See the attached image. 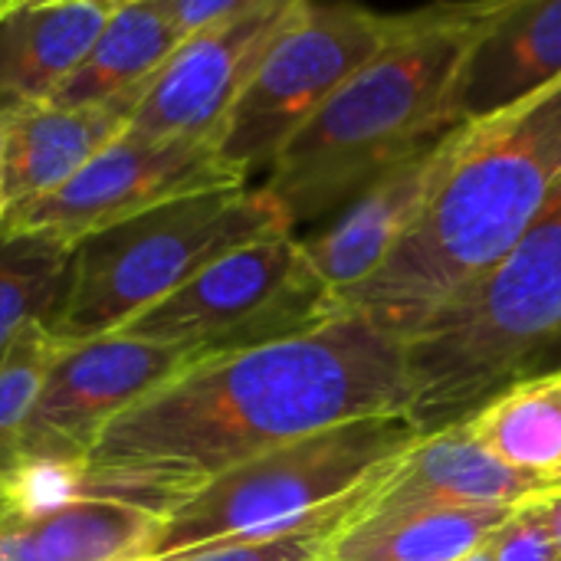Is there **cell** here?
<instances>
[{
	"label": "cell",
	"instance_id": "cell-1",
	"mask_svg": "<svg viewBox=\"0 0 561 561\" xmlns=\"http://www.w3.org/2000/svg\"><path fill=\"white\" fill-rule=\"evenodd\" d=\"M404 345L362 316L207 358L115 417L62 496L112 500L158 519L220 473L309 434L408 414Z\"/></svg>",
	"mask_w": 561,
	"mask_h": 561
},
{
	"label": "cell",
	"instance_id": "cell-2",
	"mask_svg": "<svg viewBox=\"0 0 561 561\" xmlns=\"http://www.w3.org/2000/svg\"><path fill=\"white\" fill-rule=\"evenodd\" d=\"M559 184L561 76L450 131L421 217L365 283L335 296V316H362L408 339L519 243Z\"/></svg>",
	"mask_w": 561,
	"mask_h": 561
},
{
	"label": "cell",
	"instance_id": "cell-3",
	"mask_svg": "<svg viewBox=\"0 0 561 561\" xmlns=\"http://www.w3.org/2000/svg\"><path fill=\"white\" fill-rule=\"evenodd\" d=\"M506 3L437 0L404 13L401 33L286 141L260 187L296 237L342 214L388 171L460 125L463 66Z\"/></svg>",
	"mask_w": 561,
	"mask_h": 561
},
{
	"label": "cell",
	"instance_id": "cell-4",
	"mask_svg": "<svg viewBox=\"0 0 561 561\" xmlns=\"http://www.w3.org/2000/svg\"><path fill=\"white\" fill-rule=\"evenodd\" d=\"M561 332V184L519 243L427 316L404 345L408 417L421 434L467 421L519 378Z\"/></svg>",
	"mask_w": 561,
	"mask_h": 561
},
{
	"label": "cell",
	"instance_id": "cell-5",
	"mask_svg": "<svg viewBox=\"0 0 561 561\" xmlns=\"http://www.w3.org/2000/svg\"><path fill=\"white\" fill-rule=\"evenodd\" d=\"M293 233L279 204L250 184L164 201L72 243L53 316V342H85L125 329L220 256Z\"/></svg>",
	"mask_w": 561,
	"mask_h": 561
},
{
	"label": "cell",
	"instance_id": "cell-6",
	"mask_svg": "<svg viewBox=\"0 0 561 561\" xmlns=\"http://www.w3.org/2000/svg\"><path fill=\"white\" fill-rule=\"evenodd\" d=\"M421 437L408 414H388L348 421L260 454L168 513L151 556L168 559L210 542L266 539L296 529L342 506Z\"/></svg>",
	"mask_w": 561,
	"mask_h": 561
},
{
	"label": "cell",
	"instance_id": "cell-7",
	"mask_svg": "<svg viewBox=\"0 0 561 561\" xmlns=\"http://www.w3.org/2000/svg\"><path fill=\"white\" fill-rule=\"evenodd\" d=\"M332 319L335 296L306 260L299 237L276 233L220 256L118 332L201 365L312 332Z\"/></svg>",
	"mask_w": 561,
	"mask_h": 561
},
{
	"label": "cell",
	"instance_id": "cell-8",
	"mask_svg": "<svg viewBox=\"0 0 561 561\" xmlns=\"http://www.w3.org/2000/svg\"><path fill=\"white\" fill-rule=\"evenodd\" d=\"M404 26V13H375L352 0H306L237 95L217 148L247 181L266 171L286 141Z\"/></svg>",
	"mask_w": 561,
	"mask_h": 561
},
{
	"label": "cell",
	"instance_id": "cell-9",
	"mask_svg": "<svg viewBox=\"0 0 561 561\" xmlns=\"http://www.w3.org/2000/svg\"><path fill=\"white\" fill-rule=\"evenodd\" d=\"M194 362L174 348L108 332L56 342L23 434V470L7 493L62 496L102 431Z\"/></svg>",
	"mask_w": 561,
	"mask_h": 561
},
{
	"label": "cell",
	"instance_id": "cell-10",
	"mask_svg": "<svg viewBox=\"0 0 561 561\" xmlns=\"http://www.w3.org/2000/svg\"><path fill=\"white\" fill-rule=\"evenodd\" d=\"M247 184L230 168L217 141L148 138L122 128L72 181L56 194L10 210L0 230H39L66 243L128 220L164 201Z\"/></svg>",
	"mask_w": 561,
	"mask_h": 561
},
{
	"label": "cell",
	"instance_id": "cell-11",
	"mask_svg": "<svg viewBox=\"0 0 561 561\" xmlns=\"http://www.w3.org/2000/svg\"><path fill=\"white\" fill-rule=\"evenodd\" d=\"M306 0H266L181 39L151 76L125 128L148 138L217 141L237 95Z\"/></svg>",
	"mask_w": 561,
	"mask_h": 561
},
{
	"label": "cell",
	"instance_id": "cell-12",
	"mask_svg": "<svg viewBox=\"0 0 561 561\" xmlns=\"http://www.w3.org/2000/svg\"><path fill=\"white\" fill-rule=\"evenodd\" d=\"M454 131V128H450ZM450 131L440 135L424 151L411 154L404 164L388 171L362 197H355L342 214L325 220V227L299 237L306 260L319 279L342 296L365 283L401 243L411 224L421 217L450 151Z\"/></svg>",
	"mask_w": 561,
	"mask_h": 561
},
{
	"label": "cell",
	"instance_id": "cell-13",
	"mask_svg": "<svg viewBox=\"0 0 561 561\" xmlns=\"http://www.w3.org/2000/svg\"><path fill=\"white\" fill-rule=\"evenodd\" d=\"M161 519L112 500L0 490V561H118L151 556Z\"/></svg>",
	"mask_w": 561,
	"mask_h": 561
},
{
	"label": "cell",
	"instance_id": "cell-14",
	"mask_svg": "<svg viewBox=\"0 0 561 561\" xmlns=\"http://www.w3.org/2000/svg\"><path fill=\"white\" fill-rule=\"evenodd\" d=\"M539 490L546 480L506 467L463 424H454L411 444L355 519L411 506H516Z\"/></svg>",
	"mask_w": 561,
	"mask_h": 561
},
{
	"label": "cell",
	"instance_id": "cell-15",
	"mask_svg": "<svg viewBox=\"0 0 561 561\" xmlns=\"http://www.w3.org/2000/svg\"><path fill=\"white\" fill-rule=\"evenodd\" d=\"M138 102L56 105L36 102L0 112L7 131V214L56 194L131 118Z\"/></svg>",
	"mask_w": 561,
	"mask_h": 561
},
{
	"label": "cell",
	"instance_id": "cell-16",
	"mask_svg": "<svg viewBox=\"0 0 561 561\" xmlns=\"http://www.w3.org/2000/svg\"><path fill=\"white\" fill-rule=\"evenodd\" d=\"M561 76V0H510L477 39L457 85L460 122L510 108Z\"/></svg>",
	"mask_w": 561,
	"mask_h": 561
},
{
	"label": "cell",
	"instance_id": "cell-17",
	"mask_svg": "<svg viewBox=\"0 0 561 561\" xmlns=\"http://www.w3.org/2000/svg\"><path fill=\"white\" fill-rule=\"evenodd\" d=\"M105 16L95 0H13L0 13V112L49 102L92 49Z\"/></svg>",
	"mask_w": 561,
	"mask_h": 561
},
{
	"label": "cell",
	"instance_id": "cell-18",
	"mask_svg": "<svg viewBox=\"0 0 561 561\" xmlns=\"http://www.w3.org/2000/svg\"><path fill=\"white\" fill-rule=\"evenodd\" d=\"M181 30L171 23L161 0H138L112 10L85 59L56 89V105H102L141 99L151 76L181 46Z\"/></svg>",
	"mask_w": 561,
	"mask_h": 561
},
{
	"label": "cell",
	"instance_id": "cell-19",
	"mask_svg": "<svg viewBox=\"0 0 561 561\" xmlns=\"http://www.w3.org/2000/svg\"><path fill=\"white\" fill-rule=\"evenodd\" d=\"M513 506H411L348 523L325 561H460L480 549Z\"/></svg>",
	"mask_w": 561,
	"mask_h": 561
},
{
	"label": "cell",
	"instance_id": "cell-20",
	"mask_svg": "<svg viewBox=\"0 0 561 561\" xmlns=\"http://www.w3.org/2000/svg\"><path fill=\"white\" fill-rule=\"evenodd\" d=\"M460 424L506 467L546 480L561 463V368L513 381Z\"/></svg>",
	"mask_w": 561,
	"mask_h": 561
},
{
	"label": "cell",
	"instance_id": "cell-21",
	"mask_svg": "<svg viewBox=\"0 0 561 561\" xmlns=\"http://www.w3.org/2000/svg\"><path fill=\"white\" fill-rule=\"evenodd\" d=\"M72 243L39 230H0V358L33 322H46L62 296Z\"/></svg>",
	"mask_w": 561,
	"mask_h": 561
},
{
	"label": "cell",
	"instance_id": "cell-22",
	"mask_svg": "<svg viewBox=\"0 0 561 561\" xmlns=\"http://www.w3.org/2000/svg\"><path fill=\"white\" fill-rule=\"evenodd\" d=\"M56 342L43 322L26 325L0 358V490H10L23 470V434L33 414L46 362Z\"/></svg>",
	"mask_w": 561,
	"mask_h": 561
},
{
	"label": "cell",
	"instance_id": "cell-23",
	"mask_svg": "<svg viewBox=\"0 0 561 561\" xmlns=\"http://www.w3.org/2000/svg\"><path fill=\"white\" fill-rule=\"evenodd\" d=\"M385 473H378L368 486H362L342 506H335V510H329V513H322V516H316V519H309V523H302L296 529H286L279 536L210 542V546H197V549L168 556L164 561H325L332 539L358 516V510L368 503V496L375 493V486L381 483Z\"/></svg>",
	"mask_w": 561,
	"mask_h": 561
},
{
	"label": "cell",
	"instance_id": "cell-24",
	"mask_svg": "<svg viewBox=\"0 0 561 561\" xmlns=\"http://www.w3.org/2000/svg\"><path fill=\"white\" fill-rule=\"evenodd\" d=\"M493 561H559L556 542L533 496L516 503L506 523L486 539Z\"/></svg>",
	"mask_w": 561,
	"mask_h": 561
},
{
	"label": "cell",
	"instance_id": "cell-25",
	"mask_svg": "<svg viewBox=\"0 0 561 561\" xmlns=\"http://www.w3.org/2000/svg\"><path fill=\"white\" fill-rule=\"evenodd\" d=\"M266 0H161V7L168 10L171 23L181 30V36H191L204 26L233 20L240 13L256 10Z\"/></svg>",
	"mask_w": 561,
	"mask_h": 561
},
{
	"label": "cell",
	"instance_id": "cell-26",
	"mask_svg": "<svg viewBox=\"0 0 561 561\" xmlns=\"http://www.w3.org/2000/svg\"><path fill=\"white\" fill-rule=\"evenodd\" d=\"M533 503H536V510L542 513V519L549 526V536L556 542V552H559L561 561V486H546V490L533 493Z\"/></svg>",
	"mask_w": 561,
	"mask_h": 561
},
{
	"label": "cell",
	"instance_id": "cell-27",
	"mask_svg": "<svg viewBox=\"0 0 561 561\" xmlns=\"http://www.w3.org/2000/svg\"><path fill=\"white\" fill-rule=\"evenodd\" d=\"M7 217V131H3V118H0V224Z\"/></svg>",
	"mask_w": 561,
	"mask_h": 561
},
{
	"label": "cell",
	"instance_id": "cell-28",
	"mask_svg": "<svg viewBox=\"0 0 561 561\" xmlns=\"http://www.w3.org/2000/svg\"><path fill=\"white\" fill-rule=\"evenodd\" d=\"M552 368H561V332H559V339L546 348V355L539 358V368H536V375L539 371H552Z\"/></svg>",
	"mask_w": 561,
	"mask_h": 561
},
{
	"label": "cell",
	"instance_id": "cell-29",
	"mask_svg": "<svg viewBox=\"0 0 561 561\" xmlns=\"http://www.w3.org/2000/svg\"><path fill=\"white\" fill-rule=\"evenodd\" d=\"M460 561H493V556H490V549H486V542H483L480 549H473L470 556H463Z\"/></svg>",
	"mask_w": 561,
	"mask_h": 561
},
{
	"label": "cell",
	"instance_id": "cell-30",
	"mask_svg": "<svg viewBox=\"0 0 561 561\" xmlns=\"http://www.w3.org/2000/svg\"><path fill=\"white\" fill-rule=\"evenodd\" d=\"M95 3H99L102 10L112 13V10H118V7H125V3H138V0H95Z\"/></svg>",
	"mask_w": 561,
	"mask_h": 561
},
{
	"label": "cell",
	"instance_id": "cell-31",
	"mask_svg": "<svg viewBox=\"0 0 561 561\" xmlns=\"http://www.w3.org/2000/svg\"><path fill=\"white\" fill-rule=\"evenodd\" d=\"M546 486H561V463L546 477Z\"/></svg>",
	"mask_w": 561,
	"mask_h": 561
},
{
	"label": "cell",
	"instance_id": "cell-32",
	"mask_svg": "<svg viewBox=\"0 0 561 561\" xmlns=\"http://www.w3.org/2000/svg\"><path fill=\"white\" fill-rule=\"evenodd\" d=\"M118 561H164V559H158V556H128V559H118Z\"/></svg>",
	"mask_w": 561,
	"mask_h": 561
},
{
	"label": "cell",
	"instance_id": "cell-33",
	"mask_svg": "<svg viewBox=\"0 0 561 561\" xmlns=\"http://www.w3.org/2000/svg\"><path fill=\"white\" fill-rule=\"evenodd\" d=\"M10 3H13V0H0V13H3V10H7Z\"/></svg>",
	"mask_w": 561,
	"mask_h": 561
}]
</instances>
